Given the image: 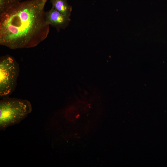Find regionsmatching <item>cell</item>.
<instances>
[{"mask_svg":"<svg viewBox=\"0 0 167 167\" xmlns=\"http://www.w3.org/2000/svg\"><path fill=\"white\" fill-rule=\"evenodd\" d=\"M48 0L20 1L0 14V44L11 49L35 47L47 37L45 18Z\"/></svg>","mask_w":167,"mask_h":167,"instance_id":"1","label":"cell"},{"mask_svg":"<svg viewBox=\"0 0 167 167\" xmlns=\"http://www.w3.org/2000/svg\"><path fill=\"white\" fill-rule=\"evenodd\" d=\"M32 111L27 100L8 97L0 101V129L18 124L26 118Z\"/></svg>","mask_w":167,"mask_h":167,"instance_id":"2","label":"cell"},{"mask_svg":"<svg viewBox=\"0 0 167 167\" xmlns=\"http://www.w3.org/2000/svg\"><path fill=\"white\" fill-rule=\"evenodd\" d=\"M19 72V64L14 57L9 54L0 57V98L9 97L14 91Z\"/></svg>","mask_w":167,"mask_h":167,"instance_id":"3","label":"cell"},{"mask_svg":"<svg viewBox=\"0 0 167 167\" xmlns=\"http://www.w3.org/2000/svg\"><path fill=\"white\" fill-rule=\"evenodd\" d=\"M46 23L59 31L60 29H64L68 25L70 17L66 16L53 7L45 12Z\"/></svg>","mask_w":167,"mask_h":167,"instance_id":"4","label":"cell"},{"mask_svg":"<svg viewBox=\"0 0 167 167\" xmlns=\"http://www.w3.org/2000/svg\"><path fill=\"white\" fill-rule=\"evenodd\" d=\"M67 0H50L53 8L64 15L70 17L72 10Z\"/></svg>","mask_w":167,"mask_h":167,"instance_id":"5","label":"cell"},{"mask_svg":"<svg viewBox=\"0 0 167 167\" xmlns=\"http://www.w3.org/2000/svg\"><path fill=\"white\" fill-rule=\"evenodd\" d=\"M20 1V0H0V14Z\"/></svg>","mask_w":167,"mask_h":167,"instance_id":"6","label":"cell"}]
</instances>
